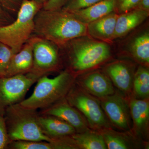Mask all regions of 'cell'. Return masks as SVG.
<instances>
[{
    "label": "cell",
    "mask_w": 149,
    "mask_h": 149,
    "mask_svg": "<svg viewBox=\"0 0 149 149\" xmlns=\"http://www.w3.org/2000/svg\"><path fill=\"white\" fill-rule=\"evenodd\" d=\"M33 35L49 40L60 48L70 40L88 35L87 25L62 9L42 8L34 18Z\"/></svg>",
    "instance_id": "obj_1"
},
{
    "label": "cell",
    "mask_w": 149,
    "mask_h": 149,
    "mask_svg": "<svg viewBox=\"0 0 149 149\" xmlns=\"http://www.w3.org/2000/svg\"><path fill=\"white\" fill-rule=\"evenodd\" d=\"M60 49L66 54L70 68L75 72L92 68L106 60L111 55L107 43L88 35L70 40Z\"/></svg>",
    "instance_id": "obj_2"
},
{
    "label": "cell",
    "mask_w": 149,
    "mask_h": 149,
    "mask_svg": "<svg viewBox=\"0 0 149 149\" xmlns=\"http://www.w3.org/2000/svg\"><path fill=\"white\" fill-rule=\"evenodd\" d=\"M72 72L66 69L53 78L48 75L40 77L32 95L19 104L29 109H43L64 100L73 82Z\"/></svg>",
    "instance_id": "obj_3"
},
{
    "label": "cell",
    "mask_w": 149,
    "mask_h": 149,
    "mask_svg": "<svg viewBox=\"0 0 149 149\" xmlns=\"http://www.w3.org/2000/svg\"><path fill=\"white\" fill-rule=\"evenodd\" d=\"M37 110L25 108L17 103L8 107L4 116L9 137L15 141H52L42 132Z\"/></svg>",
    "instance_id": "obj_4"
},
{
    "label": "cell",
    "mask_w": 149,
    "mask_h": 149,
    "mask_svg": "<svg viewBox=\"0 0 149 149\" xmlns=\"http://www.w3.org/2000/svg\"><path fill=\"white\" fill-rule=\"evenodd\" d=\"M43 7L30 0H24L15 19L10 24L0 26V42L18 52L33 35L34 18Z\"/></svg>",
    "instance_id": "obj_5"
},
{
    "label": "cell",
    "mask_w": 149,
    "mask_h": 149,
    "mask_svg": "<svg viewBox=\"0 0 149 149\" xmlns=\"http://www.w3.org/2000/svg\"><path fill=\"white\" fill-rule=\"evenodd\" d=\"M33 67L29 74L39 79L56 71L60 66V48L53 42L32 35Z\"/></svg>",
    "instance_id": "obj_6"
},
{
    "label": "cell",
    "mask_w": 149,
    "mask_h": 149,
    "mask_svg": "<svg viewBox=\"0 0 149 149\" xmlns=\"http://www.w3.org/2000/svg\"><path fill=\"white\" fill-rule=\"evenodd\" d=\"M38 79L27 73L0 77V114L12 105L24 100L26 94Z\"/></svg>",
    "instance_id": "obj_7"
},
{
    "label": "cell",
    "mask_w": 149,
    "mask_h": 149,
    "mask_svg": "<svg viewBox=\"0 0 149 149\" xmlns=\"http://www.w3.org/2000/svg\"><path fill=\"white\" fill-rule=\"evenodd\" d=\"M67 95V102L83 113L91 125L98 127L105 125L106 121L103 112L95 99L73 91Z\"/></svg>",
    "instance_id": "obj_8"
},
{
    "label": "cell",
    "mask_w": 149,
    "mask_h": 149,
    "mask_svg": "<svg viewBox=\"0 0 149 149\" xmlns=\"http://www.w3.org/2000/svg\"><path fill=\"white\" fill-rule=\"evenodd\" d=\"M102 105L112 122L123 130L129 129L130 115L129 107L124 99L117 95L104 97Z\"/></svg>",
    "instance_id": "obj_9"
},
{
    "label": "cell",
    "mask_w": 149,
    "mask_h": 149,
    "mask_svg": "<svg viewBox=\"0 0 149 149\" xmlns=\"http://www.w3.org/2000/svg\"><path fill=\"white\" fill-rule=\"evenodd\" d=\"M39 113L60 118L73 126L76 130L80 131L85 128V124L81 115L65 99L41 110Z\"/></svg>",
    "instance_id": "obj_10"
},
{
    "label": "cell",
    "mask_w": 149,
    "mask_h": 149,
    "mask_svg": "<svg viewBox=\"0 0 149 149\" xmlns=\"http://www.w3.org/2000/svg\"><path fill=\"white\" fill-rule=\"evenodd\" d=\"M33 44L32 36L21 49L13 56L5 77L27 74L31 72L33 63Z\"/></svg>",
    "instance_id": "obj_11"
},
{
    "label": "cell",
    "mask_w": 149,
    "mask_h": 149,
    "mask_svg": "<svg viewBox=\"0 0 149 149\" xmlns=\"http://www.w3.org/2000/svg\"><path fill=\"white\" fill-rule=\"evenodd\" d=\"M37 120L42 132L52 140L68 137L76 133L73 126L55 116L39 113Z\"/></svg>",
    "instance_id": "obj_12"
},
{
    "label": "cell",
    "mask_w": 149,
    "mask_h": 149,
    "mask_svg": "<svg viewBox=\"0 0 149 149\" xmlns=\"http://www.w3.org/2000/svg\"><path fill=\"white\" fill-rule=\"evenodd\" d=\"M118 15L116 12H113L87 24L88 36L107 43L113 40Z\"/></svg>",
    "instance_id": "obj_13"
},
{
    "label": "cell",
    "mask_w": 149,
    "mask_h": 149,
    "mask_svg": "<svg viewBox=\"0 0 149 149\" xmlns=\"http://www.w3.org/2000/svg\"><path fill=\"white\" fill-rule=\"evenodd\" d=\"M117 0H102L88 7L70 12L79 21L87 24L113 12H116Z\"/></svg>",
    "instance_id": "obj_14"
},
{
    "label": "cell",
    "mask_w": 149,
    "mask_h": 149,
    "mask_svg": "<svg viewBox=\"0 0 149 149\" xmlns=\"http://www.w3.org/2000/svg\"><path fill=\"white\" fill-rule=\"evenodd\" d=\"M149 12L134 8L118 14L113 40L122 37L142 24L148 17Z\"/></svg>",
    "instance_id": "obj_15"
},
{
    "label": "cell",
    "mask_w": 149,
    "mask_h": 149,
    "mask_svg": "<svg viewBox=\"0 0 149 149\" xmlns=\"http://www.w3.org/2000/svg\"><path fill=\"white\" fill-rule=\"evenodd\" d=\"M83 85L94 95L104 97L114 93V89L108 78L101 72H93L83 81Z\"/></svg>",
    "instance_id": "obj_16"
},
{
    "label": "cell",
    "mask_w": 149,
    "mask_h": 149,
    "mask_svg": "<svg viewBox=\"0 0 149 149\" xmlns=\"http://www.w3.org/2000/svg\"><path fill=\"white\" fill-rule=\"evenodd\" d=\"M106 72L115 85L121 91H128L132 84V74L126 65L120 62L108 65Z\"/></svg>",
    "instance_id": "obj_17"
},
{
    "label": "cell",
    "mask_w": 149,
    "mask_h": 149,
    "mask_svg": "<svg viewBox=\"0 0 149 149\" xmlns=\"http://www.w3.org/2000/svg\"><path fill=\"white\" fill-rule=\"evenodd\" d=\"M129 51L133 57L144 64L149 63V33L143 32L132 40Z\"/></svg>",
    "instance_id": "obj_18"
},
{
    "label": "cell",
    "mask_w": 149,
    "mask_h": 149,
    "mask_svg": "<svg viewBox=\"0 0 149 149\" xmlns=\"http://www.w3.org/2000/svg\"><path fill=\"white\" fill-rule=\"evenodd\" d=\"M76 147L85 149H106V145L103 136L92 132L78 133L71 136Z\"/></svg>",
    "instance_id": "obj_19"
},
{
    "label": "cell",
    "mask_w": 149,
    "mask_h": 149,
    "mask_svg": "<svg viewBox=\"0 0 149 149\" xmlns=\"http://www.w3.org/2000/svg\"><path fill=\"white\" fill-rule=\"evenodd\" d=\"M130 113L136 128L141 129L148 121L149 116V104L145 100L134 99L130 104Z\"/></svg>",
    "instance_id": "obj_20"
},
{
    "label": "cell",
    "mask_w": 149,
    "mask_h": 149,
    "mask_svg": "<svg viewBox=\"0 0 149 149\" xmlns=\"http://www.w3.org/2000/svg\"><path fill=\"white\" fill-rule=\"evenodd\" d=\"M134 91L141 97H147L149 94V71L145 67H139L134 76Z\"/></svg>",
    "instance_id": "obj_21"
},
{
    "label": "cell",
    "mask_w": 149,
    "mask_h": 149,
    "mask_svg": "<svg viewBox=\"0 0 149 149\" xmlns=\"http://www.w3.org/2000/svg\"><path fill=\"white\" fill-rule=\"evenodd\" d=\"M8 149H60L57 141H15L11 142Z\"/></svg>",
    "instance_id": "obj_22"
},
{
    "label": "cell",
    "mask_w": 149,
    "mask_h": 149,
    "mask_svg": "<svg viewBox=\"0 0 149 149\" xmlns=\"http://www.w3.org/2000/svg\"><path fill=\"white\" fill-rule=\"evenodd\" d=\"M14 54L9 47L0 42V77L5 76L10 61Z\"/></svg>",
    "instance_id": "obj_23"
},
{
    "label": "cell",
    "mask_w": 149,
    "mask_h": 149,
    "mask_svg": "<svg viewBox=\"0 0 149 149\" xmlns=\"http://www.w3.org/2000/svg\"><path fill=\"white\" fill-rule=\"evenodd\" d=\"M102 0H69L61 9L68 12L88 7Z\"/></svg>",
    "instance_id": "obj_24"
},
{
    "label": "cell",
    "mask_w": 149,
    "mask_h": 149,
    "mask_svg": "<svg viewBox=\"0 0 149 149\" xmlns=\"http://www.w3.org/2000/svg\"><path fill=\"white\" fill-rule=\"evenodd\" d=\"M104 139L107 148L109 149H126L128 148L125 141L118 136L109 134L104 135Z\"/></svg>",
    "instance_id": "obj_25"
},
{
    "label": "cell",
    "mask_w": 149,
    "mask_h": 149,
    "mask_svg": "<svg viewBox=\"0 0 149 149\" xmlns=\"http://www.w3.org/2000/svg\"><path fill=\"white\" fill-rule=\"evenodd\" d=\"M11 141L9 137L3 114H0V149H8Z\"/></svg>",
    "instance_id": "obj_26"
},
{
    "label": "cell",
    "mask_w": 149,
    "mask_h": 149,
    "mask_svg": "<svg viewBox=\"0 0 149 149\" xmlns=\"http://www.w3.org/2000/svg\"><path fill=\"white\" fill-rule=\"evenodd\" d=\"M24 0H0V6L12 15L16 17L17 15Z\"/></svg>",
    "instance_id": "obj_27"
},
{
    "label": "cell",
    "mask_w": 149,
    "mask_h": 149,
    "mask_svg": "<svg viewBox=\"0 0 149 149\" xmlns=\"http://www.w3.org/2000/svg\"><path fill=\"white\" fill-rule=\"evenodd\" d=\"M140 0H117L116 11L118 14L125 13L136 8Z\"/></svg>",
    "instance_id": "obj_28"
},
{
    "label": "cell",
    "mask_w": 149,
    "mask_h": 149,
    "mask_svg": "<svg viewBox=\"0 0 149 149\" xmlns=\"http://www.w3.org/2000/svg\"><path fill=\"white\" fill-rule=\"evenodd\" d=\"M69 0H49L42 8L47 10L61 9Z\"/></svg>",
    "instance_id": "obj_29"
},
{
    "label": "cell",
    "mask_w": 149,
    "mask_h": 149,
    "mask_svg": "<svg viewBox=\"0 0 149 149\" xmlns=\"http://www.w3.org/2000/svg\"><path fill=\"white\" fill-rule=\"evenodd\" d=\"M15 17L0 6V26L10 24L15 20Z\"/></svg>",
    "instance_id": "obj_30"
},
{
    "label": "cell",
    "mask_w": 149,
    "mask_h": 149,
    "mask_svg": "<svg viewBox=\"0 0 149 149\" xmlns=\"http://www.w3.org/2000/svg\"><path fill=\"white\" fill-rule=\"evenodd\" d=\"M135 8L149 12V0H140Z\"/></svg>",
    "instance_id": "obj_31"
},
{
    "label": "cell",
    "mask_w": 149,
    "mask_h": 149,
    "mask_svg": "<svg viewBox=\"0 0 149 149\" xmlns=\"http://www.w3.org/2000/svg\"><path fill=\"white\" fill-rule=\"evenodd\" d=\"M43 7L48 2L49 0H30Z\"/></svg>",
    "instance_id": "obj_32"
}]
</instances>
